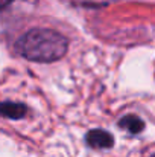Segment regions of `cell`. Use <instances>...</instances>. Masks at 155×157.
I'll return each mask as SVG.
<instances>
[{
	"label": "cell",
	"mask_w": 155,
	"mask_h": 157,
	"mask_svg": "<svg viewBox=\"0 0 155 157\" xmlns=\"http://www.w3.org/2000/svg\"><path fill=\"white\" fill-rule=\"evenodd\" d=\"M85 140L90 147L93 148H111L114 145V137L111 133L105 131V130H91L87 133Z\"/></svg>",
	"instance_id": "2"
},
{
	"label": "cell",
	"mask_w": 155,
	"mask_h": 157,
	"mask_svg": "<svg viewBox=\"0 0 155 157\" xmlns=\"http://www.w3.org/2000/svg\"><path fill=\"white\" fill-rule=\"evenodd\" d=\"M119 127L125 128L126 131H129V133H132V134H138L140 131H143L145 122H143L140 117L134 116V114H128V116H125V117L120 119Z\"/></svg>",
	"instance_id": "4"
},
{
	"label": "cell",
	"mask_w": 155,
	"mask_h": 157,
	"mask_svg": "<svg viewBox=\"0 0 155 157\" xmlns=\"http://www.w3.org/2000/svg\"><path fill=\"white\" fill-rule=\"evenodd\" d=\"M68 51V40L53 31L35 28L23 34L15 41V52L35 63H53L61 59Z\"/></svg>",
	"instance_id": "1"
},
{
	"label": "cell",
	"mask_w": 155,
	"mask_h": 157,
	"mask_svg": "<svg viewBox=\"0 0 155 157\" xmlns=\"http://www.w3.org/2000/svg\"><path fill=\"white\" fill-rule=\"evenodd\" d=\"M154 157H155V156H154Z\"/></svg>",
	"instance_id": "6"
},
{
	"label": "cell",
	"mask_w": 155,
	"mask_h": 157,
	"mask_svg": "<svg viewBox=\"0 0 155 157\" xmlns=\"http://www.w3.org/2000/svg\"><path fill=\"white\" fill-rule=\"evenodd\" d=\"M28 113V107L18 102H0V114L9 119H23Z\"/></svg>",
	"instance_id": "3"
},
{
	"label": "cell",
	"mask_w": 155,
	"mask_h": 157,
	"mask_svg": "<svg viewBox=\"0 0 155 157\" xmlns=\"http://www.w3.org/2000/svg\"><path fill=\"white\" fill-rule=\"evenodd\" d=\"M12 2H14V0H0V11H2V9H5L6 6H9Z\"/></svg>",
	"instance_id": "5"
}]
</instances>
